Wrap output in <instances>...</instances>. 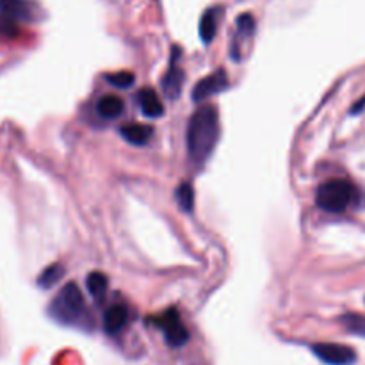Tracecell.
Returning <instances> with one entry per match:
<instances>
[{
    "mask_svg": "<svg viewBox=\"0 0 365 365\" xmlns=\"http://www.w3.org/2000/svg\"><path fill=\"white\" fill-rule=\"evenodd\" d=\"M220 139V114L214 106H202L187 125V153L196 168H202Z\"/></svg>",
    "mask_w": 365,
    "mask_h": 365,
    "instance_id": "obj_1",
    "label": "cell"
},
{
    "mask_svg": "<svg viewBox=\"0 0 365 365\" xmlns=\"http://www.w3.org/2000/svg\"><path fill=\"white\" fill-rule=\"evenodd\" d=\"M50 316L63 324H75L86 316V302L75 282L64 285L48 307Z\"/></svg>",
    "mask_w": 365,
    "mask_h": 365,
    "instance_id": "obj_2",
    "label": "cell"
},
{
    "mask_svg": "<svg viewBox=\"0 0 365 365\" xmlns=\"http://www.w3.org/2000/svg\"><path fill=\"white\" fill-rule=\"evenodd\" d=\"M355 200V187L351 182L342 178H331L319 185L316 192V203L328 214H342Z\"/></svg>",
    "mask_w": 365,
    "mask_h": 365,
    "instance_id": "obj_3",
    "label": "cell"
},
{
    "mask_svg": "<svg viewBox=\"0 0 365 365\" xmlns=\"http://www.w3.org/2000/svg\"><path fill=\"white\" fill-rule=\"evenodd\" d=\"M152 323L153 327L163 331L164 339L171 348H180L189 341V331L185 324L182 323V317L177 312V309L164 310L160 316L153 317Z\"/></svg>",
    "mask_w": 365,
    "mask_h": 365,
    "instance_id": "obj_4",
    "label": "cell"
},
{
    "mask_svg": "<svg viewBox=\"0 0 365 365\" xmlns=\"http://www.w3.org/2000/svg\"><path fill=\"white\" fill-rule=\"evenodd\" d=\"M317 359L327 365H353L356 362V353L349 346L334 344V342H319L312 346Z\"/></svg>",
    "mask_w": 365,
    "mask_h": 365,
    "instance_id": "obj_5",
    "label": "cell"
},
{
    "mask_svg": "<svg viewBox=\"0 0 365 365\" xmlns=\"http://www.w3.org/2000/svg\"><path fill=\"white\" fill-rule=\"evenodd\" d=\"M255 18L252 14H241L235 21V34H234V41H232V57L235 61L242 59V50H245V45L253 38L255 34Z\"/></svg>",
    "mask_w": 365,
    "mask_h": 365,
    "instance_id": "obj_6",
    "label": "cell"
},
{
    "mask_svg": "<svg viewBox=\"0 0 365 365\" xmlns=\"http://www.w3.org/2000/svg\"><path fill=\"white\" fill-rule=\"evenodd\" d=\"M228 88V75L225 70H217L214 73H210L209 77L202 78V81L196 84V88L192 89V100L198 102V100H205L209 96L217 95V93L225 91Z\"/></svg>",
    "mask_w": 365,
    "mask_h": 365,
    "instance_id": "obj_7",
    "label": "cell"
},
{
    "mask_svg": "<svg viewBox=\"0 0 365 365\" xmlns=\"http://www.w3.org/2000/svg\"><path fill=\"white\" fill-rule=\"evenodd\" d=\"M0 16L13 24L34 20V4L31 0H0Z\"/></svg>",
    "mask_w": 365,
    "mask_h": 365,
    "instance_id": "obj_8",
    "label": "cell"
},
{
    "mask_svg": "<svg viewBox=\"0 0 365 365\" xmlns=\"http://www.w3.org/2000/svg\"><path fill=\"white\" fill-rule=\"evenodd\" d=\"M225 9L221 6L209 7V9L203 13L202 20H200V38L205 45H209L217 34V27L221 24V18H223Z\"/></svg>",
    "mask_w": 365,
    "mask_h": 365,
    "instance_id": "obj_9",
    "label": "cell"
},
{
    "mask_svg": "<svg viewBox=\"0 0 365 365\" xmlns=\"http://www.w3.org/2000/svg\"><path fill=\"white\" fill-rule=\"evenodd\" d=\"M177 61H178V48L175 46L173 48V63H171L170 70H168V73L164 75L163 78V89L164 93H166L168 98L175 100L178 98V95H180V89H182V82H184V71H182V68L177 66Z\"/></svg>",
    "mask_w": 365,
    "mask_h": 365,
    "instance_id": "obj_10",
    "label": "cell"
},
{
    "mask_svg": "<svg viewBox=\"0 0 365 365\" xmlns=\"http://www.w3.org/2000/svg\"><path fill=\"white\" fill-rule=\"evenodd\" d=\"M128 321V310L127 307L121 305V303H116V305L109 307L107 312L103 314V330L109 335H116L127 327Z\"/></svg>",
    "mask_w": 365,
    "mask_h": 365,
    "instance_id": "obj_11",
    "label": "cell"
},
{
    "mask_svg": "<svg viewBox=\"0 0 365 365\" xmlns=\"http://www.w3.org/2000/svg\"><path fill=\"white\" fill-rule=\"evenodd\" d=\"M120 134L127 139L130 145H146V143L152 139L153 128L150 125L135 123V121H130V123H125L123 127L120 128Z\"/></svg>",
    "mask_w": 365,
    "mask_h": 365,
    "instance_id": "obj_12",
    "label": "cell"
},
{
    "mask_svg": "<svg viewBox=\"0 0 365 365\" xmlns=\"http://www.w3.org/2000/svg\"><path fill=\"white\" fill-rule=\"evenodd\" d=\"M139 107H141L143 114L148 118H160L164 114V106L160 102V98L157 96V93L153 89L145 88L139 91L138 95Z\"/></svg>",
    "mask_w": 365,
    "mask_h": 365,
    "instance_id": "obj_13",
    "label": "cell"
},
{
    "mask_svg": "<svg viewBox=\"0 0 365 365\" xmlns=\"http://www.w3.org/2000/svg\"><path fill=\"white\" fill-rule=\"evenodd\" d=\"M125 109V103L120 96L116 95H103L96 103V113L102 116L103 120H114V118L121 116Z\"/></svg>",
    "mask_w": 365,
    "mask_h": 365,
    "instance_id": "obj_14",
    "label": "cell"
},
{
    "mask_svg": "<svg viewBox=\"0 0 365 365\" xmlns=\"http://www.w3.org/2000/svg\"><path fill=\"white\" fill-rule=\"evenodd\" d=\"M107 285H109V280L103 273L100 271H95V273H89L88 278H86V287H88L89 294L95 296L96 299H102L106 296Z\"/></svg>",
    "mask_w": 365,
    "mask_h": 365,
    "instance_id": "obj_15",
    "label": "cell"
},
{
    "mask_svg": "<svg viewBox=\"0 0 365 365\" xmlns=\"http://www.w3.org/2000/svg\"><path fill=\"white\" fill-rule=\"evenodd\" d=\"M64 277V266L63 264H50L45 271L38 277V285L41 289H50Z\"/></svg>",
    "mask_w": 365,
    "mask_h": 365,
    "instance_id": "obj_16",
    "label": "cell"
},
{
    "mask_svg": "<svg viewBox=\"0 0 365 365\" xmlns=\"http://www.w3.org/2000/svg\"><path fill=\"white\" fill-rule=\"evenodd\" d=\"M177 202L182 210L191 212L192 207H195V189L189 184H180V187L177 189Z\"/></svg>",
    "mask_w": 365,
    "mask_h": 365,
    "instance_id": "obj_17",
    "label": "cell"
},
{
    "mask_svg": "<svg viewBox=\"0 0 365 365\" xmlns=\"http://www.w3.org/2000/svg\"><path fill=\"white\" fill-rule=\"evenodd\" d=\"M342 324L346 327V330H349L351 334L364 335L365 337V319L362 316H356V314H346L342 317Z\"/></svg>",
    "mask_w": 365,
    "mask_h": 365,
    "instance_id": "obj_18",
    "label": "cell"
},
{
    "mask_svg": "<svg viewBox=\"0 0 365 365\" xmlns=\"http://www.w3.org/2000/svg\"><path fill=\"white\" fill-rule=\"evenodd\" d=\"M107 81L113 86H116V88H130L134 84L135 77L130 71H118V73L107 75Z\"/></svg>",
    "mask_w": 365,
    "mask_h": 365,
    "instance_id": "obj_19",
    "label": "cell"
},
{
    "mask_svg": "<svg viewBox=\"0 0 365 365\" xmlns=\"http://www.w3.org/2000/svg\"><path fill=\"white\" fill-rule=\"evenodd\" d=\"M365 106V96H364V100H360V102L359 103H356V106L355 107H353V113H359V110L360 109H362V107Z\"/></svg>",
    "mask_w": 365,
    "mask_h": 365,
    "instance_id": "obj_20",
    "label": "cell"
}]
</instances>
